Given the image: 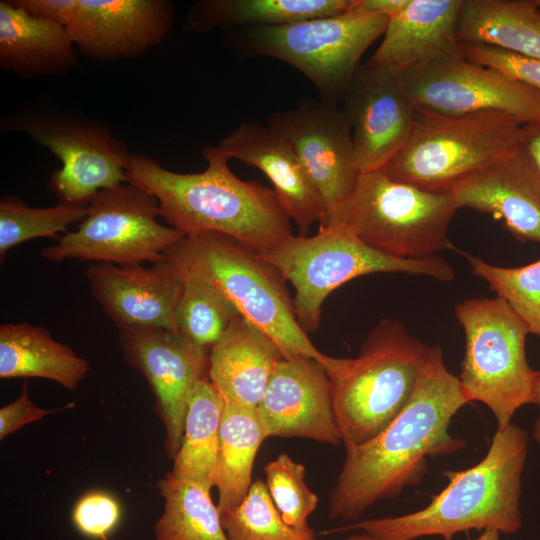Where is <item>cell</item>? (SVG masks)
<instances>
[{
  "label": "cell",
  "mask_w": 540,
  "mask_h": 540,
  "mask_svg": "<svg viewBox=\"0 0 540 540\" xmlns=\"http://www.w3.org/2000/svg\"><path fill=\"white\" fill-rule=\"evenodd\" d=\"M467 403L459 378L444 363L441 346H432L403 410L371 440L345 448V461L330 493V518L359 519L376 502L418 483L427 471L428 457L464 448L465 441L453 437L449 425Z\"/></svg>",
  "instance_id": "6da1fadb"
},
{
  "label": "cell",
  "mask_w": 540,
  "mask_h": 540,
  "mask_svg": "<svg viewBox=\"0 0 540 540\" xmlns=\"http://www.w3.org/2000/svg\"><path fill=\"white\" fill-rule=\"evenodd\" d=\"M207 168L178 173L150 156L132 154L127 182L153 195L160 217L184 236L201 232L228 235L257 253L291 238L290 218L273 189L237 177L216 146H205Z\"/></svg>",
  "instance_id": "7a4b0ae2"
},
{
  "label": "cell",
  "mask_w": 540,
  "mask_h": 540,
  "mask_svg": "<svg viewBox=\"0 0 540 540\" xmlns=\"http://www.w3.org/2000/svg\"><path fill=\"white\" fill-rule=\"evenodd\" d=\"M529 438L518 425L497 428L484 458L471 468L445 471L448 485L421 510L363 520L334 531L362 530L379 540H414L458 532L516 533L522 524V474Z\"/></svg>",
  "instance_id": "3957f363"
},
{
  "label": "cell",
  "mask_w": 540,
  "mask_h": 540,
  "mask_svg": "<svg viewBox=\"0 0 540 540\" xmlns=\"http://www.w3.org/2000/svg\"><path fill=\"white\" fill-rule=\"evenodd\" d=\"M164 256L179 277L193 276L217 289L243 318L275 342L285 358H312L329 377L340 368L343 358L319 351L300 327L287 280L259 253L211 231L184 236Z\"/></svg>",
  "instance_id": "277c9868"
},
{
  "label": "cell",
  "mask_w": 540,
  "mask_h": 540,
  "mask_svg": "<svg viewBox=\"0 0 540 540\" xmlns=\"http://www.w3.org/2000/svg\"><path fill=\"white\" fill-rule=\"evenodd\" d=\"M431 346L400 321L381 319L355 358H344L330 377L335 419L345 448L382 432L410 400L428 362Z\"/></svg>",
  "instance_id": "5b68a950"
},
{
  "label": "cell",
  "mask_w": 540,
  "mask_h": 540,
  "mask_svg": "<svg viewBox=\"0 0 540 540\" xmlns=\"http://www.w3.org/2000/svg\"><path fill=\"white\" fill-rule=\"evenodd\" d=\"M459 209L451 192L423 190L382 169L360 173L351 193L319 225H340L392 257L426 259L457 251L448 230Z\"/></svg>",
  "instance_id": "8992f818"
},
{
  "label": "cell",
  "mask_w": 540,
  "mask_h": 540,
  "mask_svg": "<svg viewBox=\"0 0 540 540\" xmlns=\"http://www.w3.org/2000/svg\"><path fill=\"white\" fill-rule=\"evenodd\" d=\"M388 21L355 7L335 16L232 30L225 45L240 59L269 57L289 64L312 83L319 98L341 104L361 58Z\"/></svg>",
  "instance_id": "52a82bcc"
},
{
  "label": "cell",
  "mask_w": 540,
  "mask_h": 540,
  "mask_svg": "<svg viewBox=\"0 0 540 540\" xmlns=\"http://www.w3.org/2000/svg\"><path fill=\"white\" fill-rule=\"evenodd\" d=\"M259 254L293 286L294 312L306 333L319 329L326 298L352 279L374 273H406L442 282L455 278L453 267L439 255L426 259L392 257L337 224L319 225L312 236H292L277 248Z\"/></svg>",
  "instance_id": "ba28073f"
},
{
  "label": "cell",
  "mask_w": 540,
  "mask_h": 540,
  "mask_svg": "<svg viewBox=\"0 0 540 540\" xmlns=\"http://www.w3.org/2000/svg\"><path fill=\"white\" fill-rule=\"evenodd\" d=\"M522 124L498 111L443 114L416 106L409 141L383 170L423 190L450 192L467 176L515 150Z\"/></svg>",
  "instance_id": "9c48e42d"
},
{
  "label": "cell",
  "mask_w": 540,
  "mask_h": 540,
  "mask_svg": "<svg viewBox=\"0 0 540 540\" xmlns=\"http://www.w3.org/2000/svg\"><path fill=\"white\" fill-rule=\"evenodd\" d=\"M1 130L25 134L58 158L49 186L59 202L88 205L98 192L127 183L132 154L100 120L39 100L3 116Z\"/></svg>",
  "instance_id": "30bf717a"
},
{
  "label": "cell",
  "mask_w": 540,
  "mask_h": 540,
  "mask_svg": "<svg viewBox=\"0 0 540 540\" xmlns=\"http://www.w3.org/2000/svg\"><path fill=\"white\" fill-rule=\"evenodd\" d=\"M455 317L465 334V353L458 376L469 402L493 413L497 428L510 424L516 411L534 404L538 371L526 357L529 331L500 297L458 303Z\"/></svg>",
  "instance_id": "8fae6325"
},
{
  "label": "cell",
  "mask_w": 540,
  "mask_h": 540,
  "mask_svg": "<svg viewBox=\"0 0 540 540\" xmlns=\"http://www.w3.org/2000/svg\"><path fill=\"white\" fill-rule=\"evenodd\" d=\"M157 199L123 183L98 192L76 231H67L40 251L52 262L66 259L135 265L165 259L164 253L184 235L158 221Z\"/></svg>",
  "instance_id": "7c38bea8"
},
{
  "label": "cell",
  "mask_w": 540,
  "mask_h": 540,
  "mask_svg": "<svg viewBox=\"0 0 540 540\" xmlns=\"http://www.w3.org/2000/svg\"><path fill=\"white\" fill-rule=\"evenodd\" d=\"M417 107L443 114L498 111L523 123L540 116V92L462 54L434 60L397 75Z\"/></svg>",
  "instance_id": "4fadbf2b"
},
{
  "label": "cell",
  "mask_w": 540,
  "mask_h": 540,
  "mask_svg": "<svg viewBox=\"0 0 540 540\" xmlns=\"http://www.w3.org/2000/svg\"><path fill=\"white\" fill-rule=\"evenodd\" d=\"M267 125L293 149L323 201L326 216L351 193L360 175L344 110L321 98H305L292 108L271 113Z\"/></svg>",
  "instance_id": "5bb4252c"
},
{
  "label": "cell",
  "mask_w": 540,
  "mask_h": 540,
  "mask_svg": "<svg viewBox=\"0 0 540 540\" xmlns=\"http://www.w3.org/2000/svg\"><path fill=\"white\" fill-rule=\"evenodd\" d=\"M127 364L147 380L155 411L165 431L167 456L174 459L182 442L187 403L195 384L208 379L210 349L177 330L118 329Z\"/></svg>",
  "instance_id": "9a60e30c"
},
{
  "label": "cell",
  "mask_w": 540,
  "mask_h": 540,
  "mask_svg": "<svg viewBox=\"0 0 540 540\" xmlns=\"http://www.w3.org/2000/svg\"><path fill=\"white\" fill-rule=\"evenodd\" d=\"M340 105L351 125L359 173L384 169L411 137L416 106L389 71L361 65Z\"/></svg>",
  "instance_id": "2e32d148"
},
{
  "label": "cell",
  "mask_w": 540,
  "mask_h": 540,
  "mask_svg": "<svg viewBox=\"0 0 540 540\" xmlns=\"http://www.w3.org/2000/svg\"><path fill=\"white\" fill-rule=\"evenodd\" d=\"M267 438L300 437L338 444L333 387L323 365L312 358H282L257 407Z\"/></svg>",
  "instance_id": "e0dca14e"
},
{
  "label": "cell",
  "mask_w": 540,
  "mask_h": 540,
  "mask_svg": "<svg viewBox=\"0 0 540 540\" xmlns=\"http://www.w3.org/2000/svg\"><path fill=\"white\" fill-rule=\"evenodd\" d=\"M92 296L117 329L177 330L183 282L165 258L152 263H91L85 270Z\"/></svg>",
  "instance_id": "ac0fdd59"
},
{
  "label": "cell",
  "mask_w": 540,
  "mask_h": 540,
  "mask_svg": "<svg viewBox=\"0 0 540 540\" xmlns=\"http://www.w3.org/2000/svg\"><path fill=\"white\" fill-rule=\"evenodd\" d=\"M174 18L167 0H78L66 28L83 56L118 60L140 56L161 43Z\"/></svg>",
  "instance_id": "d6986e66"
},
{
  "label": "cell",
  "mask_w": 540,
  "mask_h": 540,
  "mask_svg": "<svg viewBox=\"0 0 540 540\" xmlns=\"http://www.w3.org/2000/svg\"><path fill=\"white\" fill-rule=\"evenodd\" d=\"M450 192L460 208L491 215L521 242L540 243V174L520 146Z\"/></svg>",
  "instance_id": "ffe728a7"
},
{
  "label": "cell",
  "mask_w": 540,
  "mask_h": 540,
  "mask_svg": "<svg viewBox=\"0 0 540 540\" xmlns=\"http://www.w3.org/2000/svg\"><path fill=\"white\" fill-rule=\"evenodd\" d=\"M216 147L228 159L259 169L271 181L299 236H307L313 223L323 220L325 206L318 191L291 146L268 125L242 122Z\"/></svg>",
  "instance_id": "44dd1931"
},
{
  "label": "cell",
  "mask_w": 540,
  "mask_h": 540,
  "mask_svg": "<svg viewBox=\"0 0 540 540\" xmlns=\"http://www.w3.org/2000/svg\"><path fill=\"white\" fill-rule=\"evenodd\" d=\"M463 0H409L389 18L383 39L366 63L395 75L461 55L457 23Z\"/></svg>",
  "instance_id": "7402d4cb"
},
{
  "label": "cell",
  "mask_w": 540,
  "mask_h": 540,
  "mask_svg": "<svg viewBox=\"0 0 540 540\" xmlns=\"http://www.w3.org/2000/svg\"><path fill=\"white\" fill-rule=\"evenodd\" d=\"M282 358L265 332L238 315L210 349L209 381L225 402L257 408Z\"/></svg>",
  "instance_id": "603a6c76"
},
{
  "label": "cell",
  "mask_w": 540,
  "mask_h": 540,
  "mask_svg": "<svg viewBox=\"0 0 540 540\" xmlns=\"http://www.w3.org/2000/svg\"><path fill=\"white\" fill-rule=\"evenodd\" d=\"M72 38L63 25L28 15L0 1V66L20 77L65 76L77 66Z\"/></svg>",
  "instance_id": "cb8c5ba5"
},
{
  "label": "cell",
  "mask_w": 540,
  "mask_h": 540,
  "mask_svg": "<svg viewBox=\"0 0 540 540\" xmlns=\"http://www.w3.org/2000/svg\"><path fill=\"white\" fill-rule=\"evenodd\" d=\"M90 370L89 363L49 331L29 323L0 326V378H43L74 391Z\"/></svg>",
  "instance_id": "d4e9b609"
},
{
  "label": "cell",
  "mask_w": 540,
  "mask_h": 540,
  "mask_svg": "<svg viewBox=\"0 0 540 540\" xmlns=\"http://www.w3.org/2000/svg\"><path fill=\"white\" fill-rule=\"evenodd\" d=\"M457 39L540 60L539 0H463Z\"/></svg>",
  "instance_id": "484cf974"
},
{
  "label": "cell",
  "mask_w": 540,
  "mask_h": 540,
  "mask_svg": "<svg viewBox=\"0 0 540 540\" xmlns=\"http://www.w3.org/2000/svg\"><path fill=\"white\" fill-rule=\"evenodd\" d=\"M357 0H200L186 14L188 32H227L242 28L277 26L353 10Z\"/></svg>",
  "instance_id": "4316f807"
},
{
  "label": "cell",
  "mask_w": 540,
  "mask_h": 540,
  "mask_svg": "<svg viewBox=\"0 0 540 540\" xmlns=\"http://www.w3.org/2000/svg\"><path fill=\"white\" fill-rule=\"evenodd\" d=\"M266 438L257 408L225 402L214 485L221 514L238 506L246 497L253 483L256 454Z\"/></svg>",
  "instance_id": "83f0119b"
},
{
  "label": "cell",
  "mask_w": 540,
  "mask_h": 540,
  "mask_svg": "<svg viewBox=\"0 0 540 540\" xmlns=\"http://www.w3.org/2000/svg\"><path fill=\"white\" fill-rule=\"evenodd\" d=\"M225 401L208 379L199 380L187 403L181 446L169 474L175 478L215 485L220 426Z\"/></svg>",
  "instance_id": "f1b7e54d"
},
{
  "label": "cell",
  "mask_w": 540,
  "mask_h": 540,
  "mask_svg": "<svg viewBox=\"0 0 540 540\" xmlns=\"http://www.w3.org/2000/svg\"><path fill=\"white\" fill-rule=\"evenodd\" d=\"M158 489L164 510L154 525L156 540H227L210 488L167 473Z\"/></svg>",
  "instance_id": "f546056e"
},
{
  "label": "cell",
  "mask_w": 540,
  "mask_h": 540,
  "mask_svg": "<svg viewBox=\"0 0 540 540\" xmlns=\"http://www.w3.org/2000/svg\"><path fill=\"white\" fill-rule=\"evenodd\" d=\"M89 205V204H88ZM88 205L58 202L47 208H32L15 197L0 201V261L13 247L35 238H55L67 232L69 225L81 222Z\"/></svg>",
  "instance_id": "4dcf8cb0"
},
{
  "label": "cell",
  "mask_w": 540,
  "mask_h": 540,
  "mask_svg": "<svg viewBox=\"0 0 540 540\" xmlns=\"http://www.w3.org/2000/svg\"><path fill=\"white\" fill-rule=\"evenodd\" d=\"M183 292L176 310L177 331L211 349L240 315L213 286L193 276L180 277Z\"/></svg>",
  "instance_id": "1f68e13d"
},
{
  "label": "cell",
  "mask_w": 540,
  "mask_h": 540,
  "mask_svg": "<svg viewBox=\"0 0 540 540\" xmlns=\"http://www.w3.org/2000/svg\"><path fill=\"white\" fill-rule=\"evenodd\" d=\"M221 520L227 540H318L310 526L296 529L283 521L260 479L238 506L221 514Z\"/></svg>",
  "instance_id": "d6a6232c"
},
{
  "label": "cell",
  "mask_w": 540,
  "mask_h": 540,
  "mask_svg": "<svg viewBox=\"0 0 540 540\" xmlns=\"http://www.w3.org/2000/svg\"><path fill=\"white\" fill-rule=\"evenodd\" d=\"M462 255L473 275L509 305L529 333L540 337V259L520 267H501L471 254Z\"/></svg>",
  "instance_id": "836d02e7"
},
{
  "label": "cell",
  "mask_w": 540,
  "mask_h": 540,
  "mask_svg": "<svg viewBox=\"0 0 540 540\" xmlns=\"http://www.w3.org/2000/svg\"><path fill=\"white\" fill-rule=\"evenodd\" d=\"M264 473L266 487L283 521L296 529L308 527L307 519L319 498L305 483V466L281 453L266 464Z\"/></svg>",
  "instance_id": "e575fe53"
},
{
  "label": "cell",
  "mask_w": 540,
  "mask_h": 540,
  "mask_svg": "<svg viewBox=\"0 0 540 540\" xmlns=\"http://www.w3.org/2000/svg\"><path fill=\"white\" fill-rule=\"evenodd\" d=\"M121 517L122 508L118 499L102 490L82 495L71 513L73 525L78 532L94 540H109Z\"/></svg>",
  "instance_id": "d590c367"
},
{
  "label": "cell",
  "mask_w": 540,
  "mask_h": 540,
  "mask_svg": "<svg viewBox=\"0 0 540 540\" xmlns=\"http://www.w3.org/2000/svg\"><path fill=\"white\" fill-rule=\"evenodd\" d=\"M460 48L466 59L497 69L540 92V60L486 45L460 44Z\"/></svg>",
  "instance_id": "8d00e7d4"
},
{
  "label": "cell",
  "mask_w": 540,
  "mask_h": 540,
  "mask_svg": "<svg viewBox=\"0 0 540 540\" xmlns=\"http://www.w3.org/2000/svg\"><path fill=\"white\" fill-rule=\"evenodd\" d=\"M66 406L64 408H67ZM42 409L30 399L28 386L25 383L20 396L0 409V439L3 440L21 427L39 421L47 415L62 410Z\"/></svg>",
  "instance_id": "74e56055"
},
{
  "label": "cell",
  "mask_w": 540,
  "mask_h": 540,
  "mask_svg": "<svg viewBox=\"0 0 540 540\" xmlns=\"http://www.w3.org/2000/svg\"><path fill=\"white\" fill-rule=\"evenodd\" d=\"M11 2L32 17L55 22L65 27L71 22L78 5V0H13Z\"/></svg>",
  "instance_id": "f35d334b"
},
{
  "label": "cell",
  "mask_w": 540,
  "mask_h": 540,
  "mask_svg": "<svg viewBox=\"0 0 540 540\" xmlns=\"http://www.w3.org/2000/svg\"><path fill=\"white\" fill-rule=\"evenodd\" d=\"M519 146L540 174V116L522 124Z\"/></svg>",
  "instance_id": "ab89813d"
},
{
  "label": "cell",
  "mask_w": 540,
  "mask_h": 540,
  "mask_svg": "<svg viewBox=\"0 0 540 540\" xmlns=\"http://www.w3.org/2000/svg\"><path fill=\"white\" fill-rule=\"evenodd\" d=\"M408 2L409 0H357L356 8L390 18L403 10Z\"/></svg>",
  "instance_id": "60d3db41"
},
{
  "label": "cell",
  "mask_w": 540,
  "mask_h": 540,
  "mask_svg": "<svg viewBox=\"0 0 540 540\" xmlns=\"http://www.w3.org/2000/svg\"><path fill=\"white\" fill-rule=\"evenodd\" d=\"M534 404H536L539 408V414L537 419L535 420L532 428V437L533 439L540 444V371H538V377H537V383H536V389H535V401Z\"/></svg>",
  "instance_id": "b9f144b4"
},
{
  "label": "cell",
  "mask_w": 540,
  "mask_h": 540,
  "mask_svg": "<svg viewBox=\"0 0 540 540\" xmlns=\"http://www.w3.org/2000/svg\"><path fill=\"white\" fill-rule=\"evenodd\" d=\"M500 532L493 529L484 530L477 538L469 540H500Z\"/></svg>",
  "instance_id": "7bdbcfd3"
},
{
  "label": "cell",
  "mask_w": 540,
  "mask_h": 540,
  "mask_svg": "<svg viewBox=\"0 0 540 540\" xmlns=\"http://www.w3.org/2000/svg\"><path fill=\"white\" fill-rule=\"evenodd\" d=\"M347 540H379V539L364 532L362 534L352 535Z\"/></svg>",
  "instance_id": "ee69618b"
},
{
  "label": "cell",
  "mask_w": 540,
  "mask_h": 540,
  "mask_svg": "<svg viewBox=\"0 0 540 540\" xmlns=\"http://www.w3.org/2000/svg\"><path fill=\"white\" fill-rule=\"evenodd\" d=\"M539 8H540V0H539Z\"/></svg>",
  "instance_id": "f6af8a7d"
}]
</instances>
